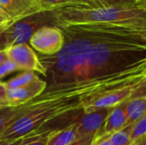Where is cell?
<instances>
[{
    "instance_id": "obj_3",
    "label": "cell",
    "mask_w": 146,
    "mask_h": 145,
    "mask_svg": "<svg viewBox=\"0 0 146 145\" xmlns=\"http://www.w3.org/2000/svg\"><path fill=\"white\" fill-rule=\"evenodd\" d=\"M94 96L84 90L42 93L30 102L26 112L1 135L0 139H15L40 130L48 122L81 109L82 102Z\"/></svg>"
},
{
    "instance_id": "obj_18",
    "label": "cell",
    "mask_w": 146,
    "mask_h": 145,
    "mask_svg": "<svg viewBox=\"0 0 146 145\" xmlns=\"http://www.w3.org/2000/svg\"><path fill=\"white\" fill-rule=\"evenodd\" d=\"M42 132V131H35L27 136L19 138H15V139H0V145H23L33 139H35L36 138H38L39 136V134Z\"/></svg>"
},
{
    "instance_id": "obj_28",
    "label": "cell",
    "mask_w": 146,
    "mask_h": 145,
    "mask_svg": "<svg viewBox=\"0 0 146 145\" xmlns=\"http://www.w3.org/2000/svg\"><path fill=\"white\" fill-rule=\"evenodd\" d=\"M0 15L3 16V17H4V18H6V19H10V18L9 17L8 14L6 13V11L3 9V7H2L1 5H0Z\"/></svg>"
},
{
    "instance_id": "obj_12",
    "label": "cell",
    "mask_w": 146,
    "mask_h": 145,
    "mask_svg": "<svg viewBox=\"0 0 146 145\" xmlns=\"http://www.w3.org/2000/svg\"><path fill=\"white\" fill-rule=\"evenodd\" d=\"M78 138V126L74 122L62 129H54L46 145H68Z\"/></svg>"
},
{
    "instance_id": "obj_29",
    "label": "cell",
    "mask_w": 146,
    "mask_h": 145,
    "mask_svg": "<svg viewBox=\"0 0 146 145\" xmlns=\"http://www.w3.org/2000/svg\"><path fill=\"white\" fill-rule=\"evenodd\" d=\"M5 59H7L6 54H5V50H0V64H1Z\"/></svg>"
},
{
    "instance_id": "obj_5",
    "label": "cell",
    "mask_w": 146,
    "mask_h": 145,
    "mask_svg": "<svg viewBox=\"0 0 146 145\" xmlns=\"http://www.w3.org/2000/svg\"><path fill=\"white\" fill-rule=\"evenodd\" d=\"M32 48L42 56H54L61 50L64 44L62 31L54 26L39 28L28 42Z\"/></svg>"
},
{
    "instance_id": "obj_23",
    "label": "cell",
    "mask_w": 146,
    "mask_h": 145,
    "mask_svg": "<svg viewBox=\"0 0 146 145\" xmlns=\"http://www.w3.org/2000/svg\"><path fill=\"white\" fill-rule=\"evenodd\" d=\"M96 136H85L80 137L72 144L68 145H92L95 139Z\"/></svg>"
},
{
    "instance_id": "obj_6",
    "label": "cell",
    "mask_w": 146,
    "mask_h": 145,
    "mask_svg": "<svg viewBox=\"0 0 146 145\" xmlns=\"http://www.w3.org/2000/svg\"><path fill=\"white\" fill-rule=\"evenodd\" d=\"M6 57L12 62L18 70L37 72L45 76V68L40 62L38 56L28 44L12 45L5 50Z\"/></svg>"
},
{
    "instance_id": "obj_30",
    "label": "cell",
    "mask_w": 146,
    "mask_h": 145,
    "mask_svg": "<svg viewBox=\"0 0 146 145\" xmlns=\"http://www.w3.org/2000/svg\"><path fill=\"white\" fill-rule=\"evenodd\" d=\"M6 20H9V19H6V18H4V17H3V16L0 15V23L3 22V21H6Z\"/></svg>"
},
{
    "instance_id": "obj_7",
    "label": "cell",
    "mask_w": 146,
    "mask_h": 145,
    "mask_svg": "<svg viewBox=\"0 0 146 145\" xmlns=\"http://www.w3.org/2000/svg\"><path fill=\"white\" fill-rule=\"evenodd\" d=\"M133 86H127L121 89L109 91L84 100L82 102L83 113L89 114L99 109H110L129 100Z\"/></svg>"
},
{
    "instance_id": "obj_4",
    "label": "cell",
    "mask_w": 146,
    "mask_h": 145,
    "mask_svg": "<svg viewBox=\"0 0 146 145\" xmlns=\"http://www.w3.org/2000/svg\"><path fill=\"white\" fill-rule=\"evenodd\" d=\"M45 26H53L51 12L37 13L14 22L6 30L8 48L15 44H28L34 32Z\"/></svg>"
},
{
    "instance_id": "obj_26",
    "label": "cell",
    "mask_w": 146,
    "mask_h": 145,
    "mask_svg": "<svg viewBox=\"0 0 146 145\" xmlns=\"http://www.w3.org/2000/svg\"><path fill=\"white\" fill-rule=\"evenodd\" d=\"M7 89L3 81H0V97H6Z\"/></svg>"
},
{
    "instance_id": "obj_21",
    "label": "cell",
    "mask_w": 146,
    "mask_h": 145,
    "mask_svg": "<svg viewBox=\"0 0 146 145\" xmlns=\"http://www.w3.org/2000/svg\"><path fill=\"white\" fill-rule=\"evenodd\" d=\"M15 71H18L16 66L9 60L5 59L0 64V80L3 78H4L5 76H7L8 74L11 73L13 72H15Z\"/></svg>"
},
{
    "instance_id": "obj_15",
    "label": "cell",
    "mask_w": 146,
    "mask_h": 145,
    "mask_svg": "<svg viewBox=\"0 0 146 145\" xmlns=\"http://www.w3.org/2000/svg\"><path fill=\"white\" fill-rule=\"evenodd\" d=\"M38 76L34 73L31 71H23L21 73L18 74L17 76L9 79V80L3 82L4 85L7 90L9 89H15L18 87L24 86L33 80H35Z\"/></svg>"
},
{
    "instance_id": "obj_25",
    "label": "cell",
    "mask_w": 146,
    "mask_h": 145,
    "mask_svg": "<svg viewBox=\"0 0 146 145\" xmlns=\"http://www.w3.org/2000/svg\"><path fill=\"white\" fill-rule=\"evenodd\" d=\"M109 136H104V137H97L95 138L93 143L92 145H110L108 140Z\"/></svg>"
},
{
    "instance_id": "obj_27",
    "label": "cell",
    "mask_w": 146,
    "mask_h": 145,
    "mask_svg": "<svg viewBox=\"0 0 146 145\" xmlns=\"http://www.w3.org/2000/svg\"><path fill=\"white\" fill-rule=\"evenodd\" d=\"M129 145H146V137H143Z\"/></svg>"
},
{
    "instance_id": "obj_24",
    "label": "cell",
    "mask_w": 146,
    "mask_h": 145,
    "mask_svg": "<svg viewBox=\"0 0 146 145\" xmlns=\"http://www.w3.org/2000/svg\"><path fill=\"white\" fill-rule=\"evenodd\" d=\"M103 2H106L111 4H128V3H136L145 2V0H101Z\"/></svg>"
},
{
    "instance_id": "obj_2",
    "label": "cell",
    "mask_w": 146,
    "mask_h": 145,
    "mask_svg": "<svg viewBox=\"0 0 146 145\" xmlns=\"http://www.w3.org/2000/svg\"><path fill=\"white\" fill-rule=\"evenodd\" d=\"M53 26L81 23H112L146 26L145 2L111 4L101 0H69L51 11Z\"/></svg>"
},
{
    "instance_id": "obj_22",
    "label": "cell",
    "mask_w": 146,
    "mask_h": 145,
    "mask_svg": "<svg viewBox=\"0 0 146 145\" xmlns=\"http://www.w3.org/2000/svg\"><path fill=\"white\" fill-rule=\"evenodd\" d=\"M53 130L54 129L42 132L38 138H36L35 139H33V140H32V141H30V142L23 145H46L47 142H48V139H49Z\"/></svg>"
},
{
    "instance_id": "obj_1",
    "label": "cell",
    "mask_w": 146,
    "mask_h": 145,
    "mask_svg": "<svg viewBox=\"0 0 146 145\" xmlns=\"http://www.w3.org/2000/svg\"><path fill=\"white\" fill-rule=\"evenodd\" d=\"M59 29L61 50L38 56L45 68L43 93L84 90L97 96L146 79V26L81 23Z\"/></svg>"
},
{
    "instance_id": "obj_11",
    "label": "cell",
    "mask_w": 146,
    "mask_h": 145,
    "mask_svg": "<svg viewBox=\"0 0 146 145\" xmlns=\"http://www.w3.org/2000/svg\"><path fill=\"white\" fill-rule=\"evenodd\" d=\"M127 102V101L123 102L113 108H110L104 124L98 133L97 137L110 136L126 126Z\"/></svg>"
},
{
    "instance_id": "obj_8",
    "label": "cell",
    "mask_w": 146,
    "mask_h": 145,
    "mask_svg": "<svg viewBox=\"0 0 146 145\" xmlns=\"http://www.w3.org/2000/svg\"><path fill=\"white\" fill-rule=\"evenodd\" d=\"M46 88L44 79L38 77L33 82L15 89H9L6 91V98L9 106L15 107L28 103L40 96Z\"/></svg>"
},
{
    "instance_id": "obj_10",
    "label": "cell",
    "mask_w": 146,
    "mask_h": 145,
    "mask_svg": "<svg viewBox=\"0 0 146 145\" xmlns=\"http://www.w3.org/2000/svg\"><path fill=\"white\" fill-rule=\"evenodd\" d=\"M0 5L9 17L15 21L43 12L38 0H0Z\"/></svg>"
},
{
    "instance_id": "obj_16",
    "label": "cell",
    "mask_w": 146,
    "mask_h": 145,
    "mask_svg": "<svg viewBox=\"0 0 146 145\" xmlns=\"http://www.w3.org/2000/svg\"><path fill=\"white\" fill-rule=\"evenodd\" d=\"M131 126H127L121 130L110 135L108 140L110 145H129L130 143V132Z\"/></svg>"
},
{
    "instance_id": "obj_14",
    "label": "cell",
    "mask_w": 146,
    "mask_h": 145,
    "mask_svg": "<svg viewBox=\"0 0 146 145\" xmlns=\"http://www.w3.org/2000/svg\"><path fill=\"white\" fill-rule=\"evenodd\" d=\"M146 97H135L127 100L126 107L127 114V126L133 125L135 121L145 115Z\"/></svg>"
},
{
    "instance_id": "obj_13",
    "label": "cell",
    "mask_w": 146,
    "mask_h": 145,
    "mask_svg": "<svg viewBox=\"0 0 146 145\" xmlns=\"http://www.w3.org/2000/svg\"><path fill=\"white\" fill-rule=\"evenodd\" d=\"M31 102V101H30ZM30 102L20 106H5L0 108V137L27 109Z\"/></svg>"
},
{
    "instance_id": "obj_20",
    "label": "cell",
    "mask_w": 146,
    "mask_h": 145,
    "mask_svg": "<svg viewBox=\"0 0 146 145\" xmlns=\"http://www.w3.org/2000/svg\"><path fill=\"white\" fill-rule=\"evenodd\" d=\"M43 12H51L55 9L65 4L69 0H38Z\"/></svg>"
},
{
    "instance_id": "obj_9",
    "label": "cell",
    "mask_w": 146,
    "mask_h": 145,
    "mask_svg": "<svg viewBox=\"0 0 146 145\" xmlns=\"http://www.w3.org/2000/svg\"><path fill=\"white\" fill-rule=\"evenodd\" d=\"M110 109H99L89 114L82 113L80 118L76 121L78 126V137L97 136L104 124Z\"/></svg>"
},
{
    "instance_id": "obj_19",
    "label": "cell",
    "mask_w": 146,
    "mask_h": 145,
    "mask_svg": "<svg viewBox=\"0 0 146 145\" xmlns=\"http://www.w3.org/2000/svg\"><path fill=\"white\" fill-rule=\"evenodd\" d=\"M15 21H17L13 19H9L0 23V50H5L8 48L6 30Z\"/></svg>"
},
{
    "instance_id": "obj_31",
    "label": "cell",
    "mask_w": 146,
    "mask_h": 145,
    "mask_svg": "<svg viewBox=\"0 0 146 145\" xmlns=\"http://www.w3.org/2000/svg\"><path fill=\"white\" fill-rule=\"evenodd\" d=\"M0 81H1V80H0Z\"/></svg>"
},
{
    "instance_id": "obj_17",
    "label": "cell",
    "mask_w": 146,
    "mask_h": 145,
    "mask_svg": "<svg viewBox=\"0 0 146 145\" xmlns=\"http://www.w3.org/2000/svg\"><path fill=\"white\" fill-rule=\"evenodd\" d=\"M146 133V115L135 121L131 127L130 132V143L145 137Z\"/></svg>"
}]
</instances>
